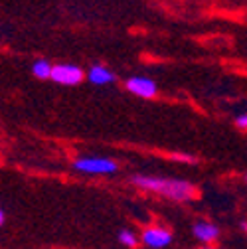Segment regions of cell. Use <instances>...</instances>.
<instances>
[{
	"label": "cell",
	"mask_w": 247,
	"mask_h": 249,
	"mask_svg": "<svg viewBox=\"0 0 247 249\" xmlns=\"http://www.w3.org/2000/svg\"><path fill=\"white\" fill-rule=\"evenodd\" d=\"M2 224H4V212L0 210V226H2Z\"/></svg>",
	"instance_id": "obj_11"
},
{
	"label": "cell",
	"mask_w": 247,
	"mask_h": 249,
	"mask_svg": "<svg viewBox=\"0 0 247 249\" xmlns=\"http://www.w3.org/2000/svg\"><path fill=\"white\" fill-rule=\"evenodd\" d=\"M73 168L85 174H113L117 172V162L109 159H77Z\"/></svg>",
	"instance_id": "obj_2"
},
{
	"label": "cell",
	"mask_w": 247,
	"mask_h": 249,
	"mask_svg": "<svg viewBox=\"0 0 247 249\" xmlns=\"http://www.w3.org/2000/svg\"><path fill=\"white\" fill-rule=\"evenodd\" d=\"M131 182L141 190L152 192V194H160L168 200L176 202H188L196 196L194 184L188 180H180V178H164V176H133Z\"/></svg>",
	"instance_id": "obj_1"
},
{
	"label": "cell",
	"mask_w": 247,
	"mask_h": 249,
	"mask_svg": "<svg viewBox=\"0 0 247 249\" xmlns=\"http://www.w3.org/2000/svg\"><path fill=\"white\" fill-rule=\"evenodd\" d=\"M50 79L59 85H77L83 79V70L71 64H57L52 68Z\"/></svg>",
	"instance_id": "obj_3"
},
{
	"label": "cell",
	"mask_w": 247,
	"mask_h": 249,
	"mask_svg": "<svg viewBox=\"0 0 247 249\" xmlns=\"http://www.w3.org/2000/svg\"><path fill=\"white\" fill-rule=\"evenodd\" d=\"M192 233L198 241H202L204 245H210L220 237V228L212 222H196L192 226Z\"/></svg>",
	"instance_id": "obj_6"
},
{
	"label": "cell",
	"mask_w": 247,
	"mask_h": 249,
	"mask_svg": "<svg viewBox=\"0 0 247 249\" xmlns=\"http://www.w3.org/2000/svg\"><path fill=\"white\" fill-rule=\"evenodd\" d=\"M119 241H121L123 245H127V247H137V243H139L137 235H135L131 230H123V231L119 233Z\"/></svg>",
	"instance_id": "obj_9"
},
{
	"label": "cell",
	"mask_w": 247,
	"mask_h": 249,
	"mask_svg": "<svg viewBox=\"0 0 247 249\" xmlns=\"http://www.w3.org/2000/svg\"><path fill=\"white\" fill-rule=\"evenodd\" d=\"M239 228H241L243 231H247V222H241V224H239Z\"/></svg>",
	"instance_id": "obj_12"
},
{
	"label": "cell",
	"mask_w": 247,
	"mask_h": 249,
	"mask_svg": "<svg viewBox=\"0 0 247 249\" xmlns=\"http://www.w3.org/2000/svg\"><path fill=\"white\" fill-rule=\"evenodd\" d=\"M245 182H247V176H245Z\"/></svg>",
	"instance_id": "obj_14"
},
{
	"label": "cell",
	"mask_w": 247,
	"mask_h": 249,
	"mask_svg": "<svg viewBox=\"0 0 247 249\" xmlns=\"http://www.w3.org/2000/svg\"><path fill=\"white\" fill-rule=\"evenodd\" d=\"M235 127L241 131H247V113H239L235 117Z\"/></svg>",
	"instance_id": "obj_10"
},
{
	"label": "cell",
	"mask_w": 247,
	"mask_h": 249,
	"mask_svg": "<svg viewBox=\"0 0 247 249\" xmlns=\"http://www.w3.org/2000/svg\"><path fill=\"white\" fill-rule=\"evenodd\" d=\"M125 87H127V91L133 93V95L142 97V99H150V97H154V95L159 93L157 83H154L152 79H148V77H142V75H133V77H129V79L125 81Z\"/></svg>",
	"instance_id": "obj_4"
},
{
	"label": "cell",
	"mask_w": 247,
	"mask_h": 249,
	"mask_svg": "<svg viewBox=\"0 0 247 249\" xmlns=\"http://www.w3.org/2000/svg\"><path fill=\"white\" fill-rule=\"evenodd\" d=\"M87 77H89L91 83H95V85H107V83L115 81V73L105 66H93L89 70Z\"/></svg>",
	"instance_id": "obj_7"
},
{
	"label": "cell",
	"mask_w": 247,
	"mask_h": 249,
	"mask_svg": "<svg viewBox=\"0 0 247 249\" xmlns=\"http://www.w3.org/2000/svg\"><path fill=\"white\" fill-rule=\"evenodd\" d=\"M52 68H53V66H50L48 59H36L34 66H32V73H34L38 79H50Z\"/></svg>",
	"instance_id": "obj_8"
},
{
	"label": "cell",
	"mask_w": 247,
	"mask_h": 249,
	"mask_svg": "<svg viewBox=\"0 0 247 249\" xmlns=\"http://www.w3.org/2000/svg\"><path fill=\"white\" fill-rule=\"evenodd\" d=\"M142 243L152 247V249H162V247L172 243V233L166 228L152 226V228H146L142 231Z\"/></svg>",
	"instance_id": "obj_5"
},
{
	"label": "cell",
	"mask_w": 247,
	"mask_h": 249,
	"mask_svg": "<svg viewBox=\"0 0 247 249\" xmlns=\"http://www.w3.org/2000/svg\"><path fill=\"white\" fill-rule=\"evenodd\" d=\"M202 249H213V247H210V245H204V247H202Z\"/></svg>",
	"instance_id": "obj_13"
}]
</instances>
